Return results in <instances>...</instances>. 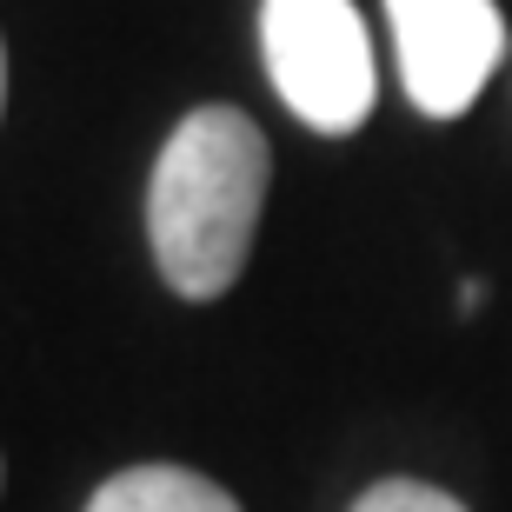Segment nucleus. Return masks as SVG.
<instances>
[{
	"instance_id": "3",
	"label": "nucleus",
	"mask_w": 512,
	"mask_h": 512,
	"mask_svg": "<svg viewBox=\"0 0 512 512\" xmlns=\"http://www.w3.org/2000/svg\"><path fill=\"white\" fill-rule=\"evenodd\" d=\"M386 20L406 100L426 120H459L506 54V14L493 0H386Z\"/></svg>"
},
{
	"instance_id": "5",
	"label": "nucleus",
	"mask_w": 512,
	"mask_h": 512,
	"mask_svg": "<svg viewBox=\"0 0 512 512\" xmlns=\"http://www.w3.org/2000/svg\"><path fill=\"white\" fill-rule=\"evenodd\" d=\"M353 512H466V499H453L446 486H426V479H380L353 499Z\"/></svg>"
},
{
	"instance_id": "1",
	"label": "nucleus",
	"mask_w": 512,
	"mask_h": 512,
	"mask_svg": "<svg viewBox=\"0 0 512 512\" xmlns=\"http://www.w3.org/2000/svg\"><path fill=\"white\" fill-rule=\"evenodd\" d=\"M273 153L240 107H193L147 180L153 266L180 300H220L247 273Z\"/></svg>"
},
{
	"instance_id": "6",
	"label": "nucleus",
	"mask_w": 512,
	"mask_h": 512,
	"mask_svg": "<svg viewBox=\"0 0 512 512\" xmlns=\"http://www.w3.org/2000/svg\"><path fill=\"white\" fill-rule=\"evenodd\" d=\"M0 100H7V54H0Z\"/></svg>"
},
{
	"instance_id": "4",
	"label": "nucleus",
	"mask_w": 512,
	"mask_h": 512,
	"mask_svg": "<svg viewBox=\"0 0 512 512\" xmlns=\"http://www.w3.org/2000/svg\"><path fill=\"white\" fill-rule=\"evenodd\" d=\"M87 512H240V499L193 466H127L100 479Z\"/></svg>"
},
{
	"instance_id": "2",
	"label": "nucleus",
	"mask_w": 512,
	"mask_h": 512,
	"mask_svg": "<svg viewBox=\"0 0 512 512\" xmlns=\"http://www.w3.org/2000/svg\"><path fill=\"white\" fill-rule=\"evenodd\" d=\"M260 47L266 80L313 133L366 127L380 100V67L353 0H260Z\"/></svg>"
}]
</instances>
